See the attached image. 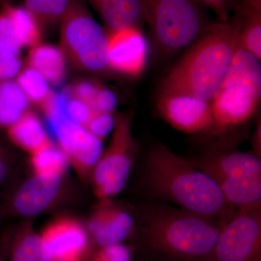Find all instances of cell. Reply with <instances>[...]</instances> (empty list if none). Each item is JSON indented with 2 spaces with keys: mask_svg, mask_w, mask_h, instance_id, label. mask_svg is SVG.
<instances>
[{
  "mask_svg": "<svg viewBox=\"0 0 261 261\" xmlns=\"http://www.w3.org/2000/svg\"><path fill=\"white\" fill-rule=\"evenodd\" d=\"M240 29L236 15L227 22L207 23L165 75L159 95L182 94L212 101L238 49Z\"/></svg>",
  "mask_w": 261,
  "mask_h": 261,
  "instance_id": "1",
  "label": "cell"
},
{
  "mask_svg": "<svg viewBox=\"0 0 261 261\" xmlns=\"http://www.w3.org/2000/svg\"><path fill=\"white\" fill-rule=\"evenodd\" d=\"M145 182L154 197L224 225L233 208L208 174L173 152L157 145L149 150L145 163Z\"/></svg>",
  "mask_w": 261,
  "mask_h": 261,
  "instance_id": "2",
  "label": "cell"
},
{
  "mask_svg": "<svg viewBox=\"0 0 261 261\" xmlns=\"http://www.w3.org/2000/svg\"><path fill=\"white\" fill-rule=\"evenodd\" d=\"M223 226L179 207L151 204L140 213V243L170 261H210Z\"/></svg>",
  "mask_w": 261,
  "mask_h": 261,
  "instance_id": "3",
  "label": "cell"
},
{
  "mask_svg": "<svg viewBox=\"0 0 261 261\" xmlns=\"http://www.w3.org/2000/svg\"><path fill=\"white\" fill-rule=\"evenodd\" d=\"M261 99L260 59L238 44L224 83L212 100L214 128L222 133L252 119Z\"/></svg>",
  "mask_w": 261,
  "mask_h": 261,
  "instance_id": "4",
  "label": "cell"
},
{
  "mask_svg": "<svg viewBox=\"0 0 261 261\" xmlns=\"http://www.w3.org/2000/svg\"><path fill=\"white\" fill-rule=\"evenodd\" d=\"M154 47L169 58L190 45L206 25L203 6L196 0H142Z\"/></svg>",
  "mask_w": 261,
  "mask_h": 261,
  "instance_id": "5",
  "label": "cell"
},
{
  "mask_svg": "<svg viewBox=\"0 0 261 261\" xmlns=\"http://www.w3.org/2000/svg\"><path fill=\"white\" fill-rule=\"evenodd\" d=\"M60 48L77 70L102 73L110 69L107 32L82 0H71L61 22Z\"/></svg>",
  "mask_w": 261,
  "mask_h": 261,
  "instance_id": "6",
  "label": "cell"
},
{
  "mask_svg": "<svg viewBox=\"0 0 261 261\" xmlns=\"http://www.w3.org/2000/svg\"><path fill=\"white\" fill-rule=\"evenodd\" d=\"M132 115L116 117L112 139L93 168L94 191L99 198L108 200L123 191L138 152L132 135Z\"/></svg>",
  "mask_w": 261,
  "mask_h": 261,
  "instance_id": "7",
  "label": "cell"
},
{
  "mask_svg": "<svg viewBox=\"0 0 261 261\" xmlns=\"http://www.w3.org/2000/svg\"><path fill=\"white\" fill-rule=\"evenodd\" d=\"M210 261H261V208L233 214L221 228Z\"/></svg>",
  "mask_w": 261,
  "mask_h": 261,
  "instance_id": "8",
  "label": "cell"
},
{
  "mask_svg": "<svg viewBox=\"0 0 261 261\" xmlns=\"http://www.w3.org/2000/svg\"><path fill=\"white\" fill-rule=\"evenodd\" d=\"M60 147L81 171L93 169L103 152L102 141L84 126L69 119L64 113L48 117Z\"/></svg>",
  "mask_w": 261,
  "mask_h": 261,
  "instance_id": "9",
  "label": "cell"
},
{
  "mask_svg": "<svg viewBox=\"0 0 261 261\" xmlns=\"http://www.w3.org/2000/svg\"><path fill=\"white\" fill-rule=\"evenodd\" d=\"M158 111L168 124L186 134H198L214 128L212 101L182 94L159 95Z\"/></svg>",
  "mask_w": 261,
  "mask_h": 261,
  "instance_id": "10",
  "label": "cell"
},
{
  "mask_svg": "<svg viewBox=\"0 0 261 261\" xmlns=\"http://www.w3.org/2000/svg\"><path fill=\"white\" fill-rule=\"evenodd\" d=\"M62 175L36 173L13 192L2 212L32 217L47 209L56 200L62 185Z\"/></svg>",
  "mask_w": 261,
  "mask_h": 261,
  "instance_id": "11",
  "label": "cell"
},
{
  "mask_svg": "<svg viewBox=\"0 0 261 261\" xmlns=\"http://www.w3.org/2000/svg\"><path fill=\"white\" fill-rule=\"evenodd\" d=\"M106 32L110 69L132 77L140 75L148 53V46L141 29L132 27Z\"/></svg>",
  "mask_w": 261,
  "mask_h": 261,
  "instance_id": "12",
  "label": "cell"
},
{
  "mask_svg": "<svg viewBox=\"0 0 261 261\" xmlns=\"http://www.w3.org/2000/svg\"><path fill=\"white\" fill-rule=\"evenodd\" d=\"M42 237L54 261H80L89 247L88 233L71 219L55 221Z\"/></svg>",
  "mask_w": 261,
  "mask_h": 261,
  "instance_id": "13",
  "label": "cell"
},
{
  "mask_svg": "<svg viewBox=\"0 0 261 261\" xmlns=\"http://www.w3.org/2000/svg\"><path fill=\"white\" fill-rule=\"evenodd\" d=\"M215 181L226 178L261 177V161L255 154L231 152L209 154L189 160Z\"/></svg>",
  "mask_w": 261,
  "mask_h": 261,
  "instance_id": "14",
  "label": "cell"
},
{
  "mask_svg": "<svg viewBox=\"0 0 261 261\" xmlns=\"http://www.w3.org/2000/svg\"><path fill=\"white\" fill-rule=\"evenodd\" d=\"M89 232L99 247L123 244L135 230L132 215L125 209L106 205L98 209L88 224Z\"/></svg>",
  "mask_w": 261,
  "mask_h": 261,
  "instance_id": "15",
  "label": "cell"
},
{
  "mask_svg": "<svg viewBox=\"0 0 261 261\" xmlns=\"http://www.w3.org/2000/svg\"><path fill=\"white\" fill-rule=\"evenodd\" d=\"M108 30L137 27L145 23V12L142 0H88Z\"/></svg>",
  "mask_w": 261,
  "mask_h": 261,
  "instance_id": "16",
  "label": "cell"
},
{
  "mask_svg": "<svg viewBox=\"0 0 261 261\" xmlns=\"http://www.w3.org/2000/svg\"><path fill=\"white\" fill-rule=\"evenodd\" d=\"M67 63L60 47L40 43L31 48L27 65L37 70L48 83L58 86L64 82Z\"/></svg>",
  "mask_w": 261,
  "mask_h": 261,
  "instance_id": "17",
  "label": "cell"
},
{
  "mask_svg": "<svg viewBox=\"0 0 261 261\" xmlns=\"http://www.w3.org/2000/svg\"><path fill=\"white\" fill-rule=\"evenodd\" d=\"M235 12L241 24L239 43L261 60V0H237Z\"/></svg>",
  "mask_w": 261,
  "mask_h": 261,
  "instance_id": "18",
  "label": "cell"
},
{
  "mask_svg": "<svg viewBox=\"0 0 261 261\" xmlns=\"http://www.w3.org/2000/svg\"><path fill=\"white\" fill-rule=\"evenodd\" d=\"M8 261H54L42 235L30 226L19 228L7 243Z\"/></svg>",
  "mask_w": 261,
  "mask_h": 261,
  "instance_id": "19",
  "label": "cell"
},
{
  "mask_svg": "<svg viewBox=\"0 0 261 261\" xmlns=\"http://www.w3.org/2000/svg\"><path fill=\"white\" fill-rule=\"evenodd\" d=\"M226 202L233 209L261 208V177L226 178L216 181Z\"/></svg>",
  "mask_w": 261,
  "mask_h": 261,
  "instance_id": "20",
  "label": "cell"
},
{
  "mask_svg": "<svg viewBox=\"0 0 261 261\" xmlns=\"http://www.w3.org/2000/svg\"><path fill=\"white\" fill-rule=\"evenodd\" d=\"M7 132L13 144L31 153L51 142L39 117L29 111L7 128Z\"/></svg>",
  "mask_w": 261,
  "mask_h": 261,
  "instance_id": "21",
  "label": "cell"
},
{
  "mask_svg": "<svg viewBox=\"0 0 261 261\" xmlns=\"http://www.w3.org/2000/svg\"><path fill=\"white\" fill-rule=\"evenodd\" d=\"M28 98L15 79L0 81V128H8L29 107Z\"/></svg>",
  "mask_w": 261,
  "mask_h": 261,
  "instance_id": "22",
  "label": "cell"
},
{
  "mask_svg": "<svg viewBox=\"0 0 261 261\" xmlns=\"http://www.w3.org/2000/svg\"><path fill=\"white\" fill-rule=\"evenodd\" d=\"M3 7L9 15L23 47L32 48L40 44L42 25L29 10L9 3Z\"/></svg>",
  "mask_w": 261,
  "mask_h": 261,
  "instance_id": "23",
  "label": "cell"
},
{
  "mask_svg": "<svg viewBox=\"0 0 261 261\" xmlns=\"http://www.w3.org/2000/svg\"><path fill=\"white\" fill-rule=\"evenodd\" d=\"M32 164L36 173L63 174L68 168L69 158L61 147L51 143L32 153Z\"/></svg>",
  "mask_w": 261,
  "mask_h": 261,
  "instance_id": "24",
  "label": "cell"
},
{
  "mask_svg": "<svg viewBox=\"0 0 261 261\" xmlns=\"http://www.w3.org/2000/svg\"><path fill=\"white\" fill-rule=\"evenodd\" d=\"M17 83L28 98L29 102L42 106L51 92L49 83L42 75L31 67L22 68L15 77Z\"/></svg>",
  "mask_w": 261,
  "mask_h": 261,
  "instance_id": "25",
  "label": "cell"
},
{
  "mask_svg": "<svg viewBox=\"0 0 261 261\" xmlns=\"http://www.w3.org/2000/svg\"><path fill=\"white\" fill-rule=\"evenodd\" d=\"M71 0H25V8L41 25L60 23Z\"/></svg>",
  "mask_w": 261,
  "mask_h": 261,
  "instance_id": "26",
  "label": "cell"
},
{
  "mask_svg": "<svg viewBox=\"0 0 261 261\" xmlns=\"http://www.w3.org/2000/svg\"><path fill=\"white\" fill-rule=\"evenodd\" d=\"M23 45L15 32L9 15L2 7L0 10V53L20 56Z\"/></svg>",
  "mask_w": 261,
  "mask_h": 261,
  "instance_id": "27",
  "label": "cell"
},
{
  "mask_svg": "<svg viewBox=\"0 0 261 261\" xmlns=\"http://www.w3.org/2000/svg\"><path fill=\"white\" fill-rule=\"evenodd\" d=\"M100 87V84L92 81H78L67 88L65 93L68 97L85 103L92 110V105Z\"/></svg>",
  "mask_w": 261,
  "mask_h": 261,
  "instance_id": "28",
  "label": "cell"
},
{
  "mask_svg": "<svg viewBox=\"0 0 261 261\" xmlns=\"http://www.w3.org/2000/svg\"><path fill=\"white\" fill-rule=\"evenodd\" d=\"M115 123L116 118L113 113L93 112L84 128L102 141L112 132Z\"/></svg>",
  "mask_w": 261,
  "mask_h": 261,
  "instance_id": "29",
  "label": "cell"
},
{
  "mask_svg": "<svg viewBox=\"0 0 261 261\" xmlns=\"http://www.w3.org/2000/svg\"><path fill=\"white\" fill-rule=\"evenodd\" d=\"M92 113L93 111L87 104L79 99L68 96L65 107V115L71 121L85 127L90 119Z\"/></svg>",
  "mask_w": 261,
  "mask_h": 261,
  "instance_id": "30",
  "label": "cell"
},
{
  "mask_svg": "<svg viewBox=\"0 0 261 261\" xmlns=\"http://www.w3.org/2000/svg\"><path fill=\"white\" fill-rule=\"evenodd\" d=\"M92 261H132V251L123 244L99 247Z\"/></svg>",
  "mask_w": 261,
  "mask_h": 261,
  "instance_id": "31",
  "label": "cell"
},
{
  "mask_svg": "<svg viewBox=\"0 0 261 261\" xmlns=\"http://www.w3.org/2000/svg\"><path fill=\"white\" fill-rule=\"evenodd\" d=\"M22 68L20 56L0 53V81L15 79Z\"/></svg>",
  "mask_w": 261,
  "mask_h": 261,
  "instance_id": "32",
  "label": "cell"
},
{
  "mask_svg": "<svg viewBox=\"0 0 261 261\" xmlns=\"http://www.w3.org/2000/svg\"><path fill=\"white\" fill-rule=\"evenodd\" d=\"M14 162V154L11 149L0 139V187L10 177Z\"/></svg>",
  "mask_w": 261,
  "mask_h": 261,
  "instance_id": "33",
  "label": "cell"
},
{
  "mask_svg": "<svg viewBox=\"0 0 261 261\" xmlns=\"http://www.w3.org/2000/svg\"><path fill=\"white\" fill-rule=\"evenodd\" d=\"M202 6L212 10L216 15L217 21L227 22L229 20V10L231 0H196Z\"/></svg>",
  "mask_w": 261,
  "mask_h": 261,
  "instance_id": "34",
  "label": "cell"
},
{
  "mask_svg": "<svg viewBox=\"0 0 261 261\" xmlns=\"http://www.w3.org/2000/svg\"><path fill=\"white\" fill-rule=\"evenodd\" d=\"M252 146L254 149V154L257 157L261 156V126L260 121L257 123L255 129L254 130L253 136H252Z\"/></svg>",
  "mask_w": 261,
  "mask_h": 261,
  "instance_id": "35",
  "label": "cell"
},
{
  "mask_svg": "<svg viewBox=\"0 0 261 261\" xmlns=\"http://www.w3.org/2000/svg\"><path fill=\"white\" fill-rule=\"evenodd\" d=\"M0 261H8L7 243L0 239Z\"/></svg>",
  "mask_w": 261,
  "mask_h": 261,
  "instance_id": "36",
  "label": "cell"
}]
</instances>
